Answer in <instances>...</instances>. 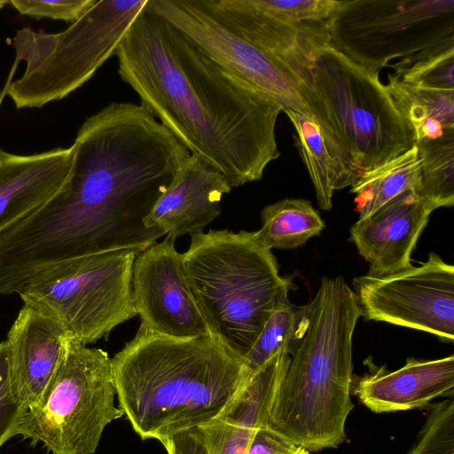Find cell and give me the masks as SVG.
<instances>
[{
  "instance_id": "obj_1",
  "label": "cell",
  "mask_w": 454,
  "mask_h": 454,
  "mask_svg": "<svg viewBox=\"0 0 454 454\" xmlns=\"http://www.w3.org/2000/svg\"><path fill=\"white\" fill-rule=\"evenodd\" d=\"M60 189L0 234V265L16 282L84 255L137 254L165 234L145 219L190 152L141 105L114 102L85 120Z\"/></svg>"
},
{
  "instance_id": "obj_2",
  "label": "cell",
  "mask_w": 454,
  "mask_h": 454,
  "mask_svg": "<svg viewBox=\"0 0 454 454\" xmlns=\"http://www.w3.org/2000/svg\"><path fill=\"white\" fill-rule=\"evenodd\" d=\"M115 55L119 74L140 105L231 188L260 180L280 156L276 123L281 106L145 6Z\"/></svg>"
},
{
  "instance_id": "obj_3",
  "label": "cell",
  "mask_w": 454,
  "mask_h": 454,
  "mask_svg": "<svg viewBox=\"0 0 454 454\" xmlns=\"http://www.w3.org/2000/svg\"><path fill=\"white\" fill-rule=\"evenodd\" d=\"M112 372L122 414L142 439L160 442L222 416L251 377L212 335L178 339L141 325Z\"/></svg>"
},
{
  "instance_id": "obj_4",
  "label": "cell",
  "mask_w": 454,
  "mask_h": 454,
  "mask_svg": "<svg viewBox=\"0 0 454 454\" xmlns=\"http://www.w3.org/2000/svg\"><path fill=\"white\" fill-rule=\"evenodd\" d=\"M300 315L298 340L289 347L290 362L266 426L310 452L345 440L354 408L352 340L361 313L355 292L339 276L324 278Z\"/></svg>"
},
{
  "instance_id": "obj_5",
  "label": "cell",
  "mask_w": 454,
  "mask_h": 454,
  "mask_svg": "<svg viewBox=\"0 0 454 454\" xmlns=\"http://www.w3.org/2000/svg\"><path fill=\"white\" fill-rule=\"evenodd\" d=\"M301 87L331 159L335 191L415 145L379 75L329 43L315 52Z\"/></svg>"
},
{
  "instance_id": "obj_6",
  "label": "cell",
  "mask_w": 454,
  "mask_h": 454,
  "mask_svg": "<svg viewBox=\"0 0 454 454\" xmlns=\"http://www.w3.org/2000/svg\"><path fill=\"white\" fill-rule=\"evenodd\" d=\"M182 254L186 279L210 334L244 361L278 304L293 288L254 231L192 233Z\"/></svg>"
},
{
  "instance_id": "obj_7",
  "label": "cell",
  "mask_w": 454,
  "mask_h": 454,
  "mask_svg": "<svg viewBox=\"0 0 454 454\" xmlns=\"http://www.w3.org/2000/svg\"><path fill=\"white\" fill-rule=\"evenodd\" d=\"M147 0H99L57 34L29 27L12 38L15 61L0 95L17 109L60 100L90 80L113 55Z\"/></svg>"
},
{
  "instance_id": "obj_8",
  "label": "cell",
  "mask_w": 454,
  "mask_h": 454,
  "mask_svg": "<svg viewBox=\"0 0 454 454\" xmlns=\"http://www.w3.org/2000/svg\"><path fill=\"white\" fill-rule=\"evenodd\" d=\"M329 44L374 74H395L454 51V0H346L327 22Z\"/></svg>"
},
{
  "instance_id": "obj_9",
  "label": "cell",
  "mask_w": 454,
  "mask_h": 454,
  "mask_svg": "<svg viewBox=\"0 0 454 454\" xmlns=\"http://www.w3.org/2000/svg\"><path fill=\"white\" fill-rule=\"evenodd\" d=\"M137 254L122 249L59 262L33 275L17 294L24 305L59 320L78 342L93 343L137 316Z\"/></svg>"
},
{
  "instance_id": "obj_10",
  "label": "cell",
  "mask_w": 454,
  "mask_h": 454,
  "mask_svg": "<svg viewBox=\"0 0 454 454\" xmlns=\"http://www.w3.org/2000/svg\"><path fill=\"white\" fill-rule=\"evenodd\" d=\"M112 358L71 339L59 369L28 409L18 435L52 454H94L106 427L123 416L114 403Z\"/></svg>"
},
{
  "instance_id": "obj_11",
  "label": "cell",
  "mask_w": 454,
  "mask_h": 454,
  "mask_svg": "<svg viewBox=\"0 0 454 454\" xmlns=\"http://www.w3.org/2000/svg\"><path fill=\"white\" fill-rule=\"evenodd\" d=\"M160 16L223 69L291 109L312 119L301 85L265 50L234 30L212 0H147Z\"/></svg>"
},
{
  "instance_id": "obj_12",
  "label": "cell",
  "mask_w": 454,
  "mask_h": 454,
  "mask_svg": "<svg viewBox=\"0 0 454 454\" xmlns=\"http://www.w3.org/2000/svg\"><path fill=\"white\" fill-rule=\"evenodd\" d=\"M361 316L454 340V266L431 252L427 262L399 272L354 278Z\"/></svg>"
},
{
  "instance_id": "obj_13",
  "label": "cell",
  "mask_w": 454,
  "mask_h": 454,
  "mask_svg": "<svg viewBox=\"0 0 454 454\" xmlns=\"http://www.w3.org/2000/svg\"><path fill=\"white\" fill-rule=\"evenodd\" d=\"M132 292L140 325L149 331L178 339L211 335L192 298L174 239L167 236L136 255Z\"/></svg>"
},
{
  "instance_id": "obj_14",
  "label": "cell",
  "mask_w": 454,
  "mask_h": 454,
  "mask_svg": "<svg viewBox=\"0 0 454 454\" xmlns=\"http://www.w3.org/2000/svg\"><path fill=\"white\" fill-rule=\"evenodd\" d=\"M289 362V350L284 348L251 374L225 413L162 440L168 454H246L254 432L267 424Z\"/></svg>"
},
{
  "instance_id": "obj_15",
  "label": "cell",
  "mask_w": 454,
  "mask_h": 454,
  "mask_svg": "<svg viewBox=\"0 0 454 454\" xmlns=\"http://www.w3.org/2000/svg\"><path fill=\"white\" fill-rule=\"evenodd\" d=\"M73 337L54 317L24 305L5 340L14 397L28 410L42 398Z\"/></svg>"
},
{
  "instance_id": "obj_16",
  "label": "cell",
  "mask_w": 454,
  "mask_h": 454,
  "mask_svg": "<svg viewBox=\"0 0 454 454\" xmlns=\"http://www.w3.org/2000/svg\"><path fill=\"white\" fill-rule=\"evenodd\" d=\"M434 208L409 192L350 228V239L370 263L367 275L381 277L410 268L411 255Z\"/></svg>"
},
{
  "instance_id": "obj_17",
  "label": "cell",
  "mask_w": 454,
  "mask_h": 454,
  "mask_svg": "<svg viewBox=\"0 0 454 454\" xmlns=\"http://www.w3.org/2000/svg\"><path fill=\"white\" fill-rule=\"evenodd\" d=\"M231 189L223 175L190 154L155 203L145 225L174 239L200 232L221 214V200Z\"/></svg>"
},
{
  "instance_id": "obj_18",
  "label": "cell",
  "mask_w": 454,
  "mask_h": 454,
  "mask_svg": "<svg viewBox=\"0 0 454 454\" xmlns=\"http://www.w3.org/2000/svg\"><path fill=\"white\" fill-rule=\"evenodd\" d=\"M212 2L234 30L276 58L301 85L315 52L329 43L327 23H287L259 11L249 0Z\"/></svg>"
},
{
  "instance_id": "obj_19",
  "label": "cell",
  "mask_w": 454,
  "mask_h": 454,
  "mask_svg": "<svg viewBox=\"0 0 454 454\" xmlns=\"http://www.w3.org/2000/svg\"><path fill=\"white\" fill-rule=\"evenodd\" d=\"M353 394L376 413L424 407L440 396H454V356L434 360L407 359L393 372L384 367L359 378Z\"/></svg>"
},
{
  "instance_id": "obj_20",
  "label": "cell",
  "mask_w": 454,
  "mask_h": 454,
  "mask_svg": "<svg viewBox=\"0 0 454 454\" xmlns=\"http://www.w3.org/2000/svg\"><path fill=\"white\" fill-rule=\"evenodd\" d=\"M72 146L32 155L0 154V234L46 204L65 182Z\"/></svg>"
},
{
  "instance_id": "obj_21",
  "label": "cell",
  "mask_w": 454,
  "mask_h": 454,
  "mask_svg": "<svg viewBox=\"0 0 454 454\" xmlns=\"http://www.w3.org/2000/svg\"><path fill=\"white\" fill-rule=\"evenodd\" d=\"M384 84L400 114L413 130L415 144L454 134V90L422 88L393 74Z\"/></svg>"
},
{
  "instance_id": "obj_22",
  "label": "cell",
  "mask_w": 454,
  "mask_h": 454,
  "mask_svg": "<svg viewBox=\"0 0 454 454\" xmlns=\"http://www.w3.org/2000/svg\"><path fill=\"white\" fill-rule=\"evenodd\" d=\"M419 171L420 159L414 145L403 154L361 175L350 190L356 194L359 219L370 216L409 192L417 193Z\"/></svg>"
},
{
  "instance_id": "obj_23",
  "label": "cell",
  "mask_w": 454,
  "mask_h": 454,
  "mask_svg": "<svg viewBox=\"0 0 454 454\" xmlns=\"http://www.w3.org/2000/svg\"><path fill=\"white\" fill-rule=\"evenodd\" d=\"M262 227L254 231L255 240L267 249H290L317 236L325 223L311 203L304 199H284L261 212Z\"/></svg>"
},
{
  "instance_id": "obj_24",
  "label": "cell",
  "mask_w": 454,
  "mask_h": 454,
  "mask_svg": "<svg viewBox=\"0 0 454 454\" xmlns=\"http://www.w3.org/2000/svg\"><path fill=\"white\" fill-rule=\"evenodd\" d=\"M420 159L417 194L434 210L454 204V134L417 142Z\"/></svg>"
},
{
  "instance_id": "obj_25",
  "label": "cell",
  "mask_w": 454,
  "mask_h": 454,
  "mask_svg": "<svg viewBox=\"0 0 454 454\" xmlns=\"http://www.w3.org/2000/svg\"><path fill=\"white\" fill-rule=\"evenodd\" d=\"M295 129V141L312 181L319 207L333 206L334 177L331 159L316 121L296 111L284 110Z\"/></svg>"
},
{
  "instance_id": "obj_26",
  "label": "cell",
  "mask_w": 454,
  "mask_h": 454,
  "mask_svg": "<svg viewBox=\"0 0 454 454\" xmlns=\"http://www.w3.org/2000/svg\"><path fill=\"white\" fill-rule=\"evenodd\" d=\"M298 324V313L288 300L276 306L244 357V364L251 374L282 348L290 347L296 336Z\"/></svg>"
},
{
  "instance_id": "obj_27",
  "label": "cell",
  "mask_w": 454,
  "mask_h": 454,
  "mask_svg": "<svg viewBox=\"0 0 454 454\" xmlns=\"http://www.w3.org/2000/svg\"><path fill=\"white\" fill-rule=\"evenodd\" d=\"M407 454H454V400L434 404Z\"/></svg>"
},
{
  "instance_id": "obj_28",
  "label": "cell",
  "mask_w": 454,
  "mask_h": 454,
  "mask_svg": "<svg viewBox=\"0 0 454 454\" xmlns=\"http://www.w3.org/2000/svg\"><path fill=\"white\" fill-rule=\"evenodd\" d=\"M259 11L292 24L327 23L334 14L337 0H249Z\"/></svg>"
},
{
  "instance_id": "obj_29",
  "label": "cell",
  "mask_w": 454,
  "mask_h": 454,
  "mask_svg": "<svg viewBox=\"0 0 454 454\" xmlns=\"http://www.w3.org/2000/svg\"><path fill=\"white\" fill-rule=\"evenodd\" d=\"M454 51L428 59L393 74L402 81L422 88L454 90Z\"/></svg>"
},
{
  "instance_id": "obj_30",
  "label": "cell",
  "mask_w": 454,
  "mask_h": 454,
  "mask_svg": "<svg viewBox=\"0 0 454 454\" xmlns=\"http://www.w3.org/2000/svg\"><path fill=\"white\" fill-rule=\"evenodd\" d=\"M12 393L5 340L0 342V448L12 437L18 435V430L27 412Z\"/></svg>"
},
{
  "instance_id": "obj_31",
  "label": "cell",
  "mask_w": 454,
  "mask_h": 454,
  "mask_svg": "<svg viewBox=\"0 0 454 454\" xmlns=\"http://www.w3.org/2000/svg\"><path fill=\"white\" fill-rule=\"evenodd\" d=\"M97 0H11L9 3L22 15L33 18H51L74 22Z\"/></svg>"
},
{
  "instance_id": "obj_32",
  "label": "cell",
  "mask_w": 454,
  "mask_h": 454,
  "mask_svg": "<svg viewBox=\"0 0 454 454\" xmlns=\"http://www.w3.org/2000/svg\"><path fill=\"white\" fill-rule=\"evenodd\" d=\"M299 448L262 425L253 434L246 454H294Z\"/></svg>"
},
{
  "instance_id": "obj_33",
  "label": "cell",
  "mask_w": 454,
  "mask_h": 454,
  "mask_svg": "<svg viewBox=\"0 0 454 454\" xmlns=\"http://www.w3.org/2000/svg\"><path fill=\"white\" fill-rule=\"evenodd\" d=\"M294 454H309V451L300 447L299 450Z\"/></svg>"
},
{
  "instance_id": "obj_34",
  "label": "cell",
  "mask_w": 454,
  "mask_h": 454,
  "mask_svg": "<svg viewBox=\"0 0 454 454\" xmlns=\"http://www.w3.org/2000/svg\"><path fill=\"white\" fill-rule=\"evenodd\" d=\"M9 1L0 0V9L4 7V4H8Z\"/></svg>"
},
{
  "instance_id": "obj_35",
  "label": "cell",
  "mask_w": 454,
  "mask_h": 454,
  "mask_svg": "<svg viewBox=\"0 0 454 454\" xmlns=\"http://www.w3.org/2000/svg\"><path fill=\"white\" fill-rule=\"evenodd\" d=\"M1 152H2V150L0 149V154H1Z\"/></svg>"
}]
</instances>
